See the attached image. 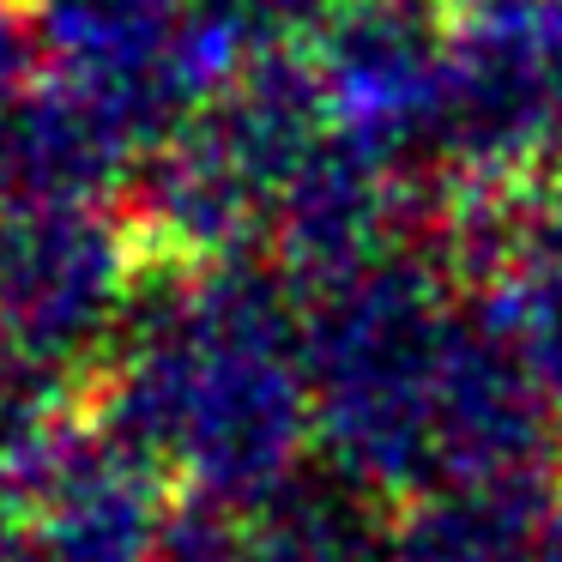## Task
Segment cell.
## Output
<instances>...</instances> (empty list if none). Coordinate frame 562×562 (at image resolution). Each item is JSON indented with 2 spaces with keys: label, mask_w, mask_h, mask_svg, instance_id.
I'll return each instance as SVG.
<instances>
[{
  "label": "cell",
  "mask_w": 562,
  "mask_h": 562,
  "mask_svg": "<svg viewBox=\"0 0 562 562\" xmlns=\"http://www.w3.org/2000/svg\"><path fill=\"white\" fill-rule=\"evenodd\" d=\"M122 272L86 218H37L0 243V315L25 339V351H67L98 333L110 315Z\"/></svg>",
  "instance_id": "6da1fadb"
},
{
  "label": "cell",
  "mask_w": 562,
  "mask_h": 562,
  "mask_svg": "<svg viewBox=\"0 0 562 562\" xmlns=\"http://www.w3.org/2000/svg\"><path fill=\"white\" fill-rule=\"evenodd\" d=\"M55 146H74V151H79V146H86V139H79L74 127H55ZM79 158H86V151H79ZM67 176H79V164L67 158V151H61V158H55V182H67Z\"/></svg>",
  "instance_id": "7a4b0ae2"
}]
</instances>
